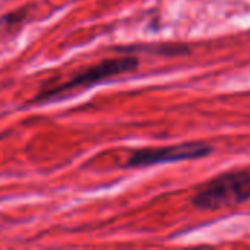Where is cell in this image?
Here are the masks:
<instances>
[{"label": "cell", "mask_w": 250, "mask_h": 250, "mask_svg": "<svg viewBox=\"0 0 250 250\" xmlns=\"http://www.w3.org/2000/svg\"><path fill=\"white\" fill-rule=\"evenodd\" d=\"M139 67V59L135 56H119L101 60L95 64H91L81 72L72 75L66 81L51 85V86H42L38 94H35L29 101L31 104H47L51 101L62 100L67 97L69 94H73L76 91H82L86 88H91L97 83L105 82L111 78L132 73Z\"/></svg>", "instance_id": "6da1fadb"}, {"label": "cell", "mask_w": 250, "mask_h": 250, "mask_svg": "<svg viewBox=\"0 0 250 250\" xmlns=\"http://www.w3.org/2000/svg\"><path fill=\"white\" fill-rule=\"evenodd\" d=\"M250 199V170H234L214 177L193 198L192 205L204 211L236 207Z\"/></svg>", "instance_id": "7a4b0ae2"}, {"label": "cell", "mask_w": 250, "mask_h": 250, "mask_svg": "<svg viewBox=\"0 0 250 250\" xmlns=\"http://www.w3.org/2000/svg\"><path fill=\"white\" fill-rule=\"evenodd\" d=\"M214 152V148L205 142H183L177 145L141 148L130 154L125 167L126 168H146L160 164L190 161L207 158Z\"/></svg>", "instance_id": "3957f363"}, {"label": "cell", "mask_w": 250, "mask_h": 250, "mask_svg": "<svg viewBox=\"0 0 250 250\" xmlns=\"http://www.w3.org/2000/svg\"><path fill=\"white\" fill-rule=\"evenodd\" d=\"M28 7H19L16 10L7 12L3 16H0V28L1 29H10L19 23H22L28 18Z\"/></svg>", "instance_id": "277c9868"}]
</instances>
